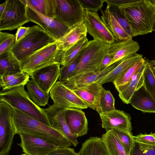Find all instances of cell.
<instances>
[{
    "label": "cell",
    "mask_w": 155,
    "mask_h": 155,
    "mask_svg": "<svg viewBox=\"0 0 155 155\" xmlns=\"http://www.w3.org/2000/svg\"><path fill=\"white\" fill-rule=\"evenodd\" d=\"M13 122L16 134L37 137L59 147H68L72 144L61 132L13 107Z\"/></svg>",
    "instance_id": "obj_1"
},
{
    "label": "cell",
    "mask_w": 155,
    "mask_h": 155,
    "mask_svg": "<svg viewBox=\"0 0 155 155\" xmlns=\"http://www.w3.org/2000/svg\"><path fill=\"white\" fill-rule=\"evenodd\" d=\"M126 14L132 37L152 31L155 21V1L130 0L120 6Z\"/></svg>",
    "instance_id": "obj_2"
},
{
    "label": "cell",
    "mask_w": 155,
    "mask_h": 155,
    "mask_svg": "<svg viewBox=\"0 0 155 155\" xmlns=\"http://www.w3.org/2000/svg\"><path fill=\"white\" fill-rule=\"evenodd\" d=\"M25 86L22 85L6 91H1L0 92V100L51 127L43 108L36 104L30 98L25 89Z\"/></svg>",
    "instance_id": "obj_3"
},
{
    "label": "cell",
    "mask_w": 155,
    "mask_h": 155,
    "mask_svg": "<svg viewBox=\"0 0 155 155\" xmlns=\"http://www.w3.org/2000/svg\"><path fill=\"white\" fill-rule=\"evenodd\" d=\"M57 41L40 27L33 25L24 38L15 43L12 51L21 62L36 52Z\"/></svg>",
    "instance_id": "obj_4"
},
{
    "label": "cell",
    "mask_w": 155,
    "mask_h": 155,
    "mask_svg": "<svg viewBox=\"0 0 155 155\" xmlns=\"http://www.w3.org/2000/svg\"><path fill=\"white\" fill-rule=\"evenodd\" d=\"M110 45L98 40L89 41L79 63L68 78L83 73L100 71V66Z\"/></svg>",
    "instance_id": "obj_5"
},
{
    "label": "cell",
    "mask_w": 155,
    "mask_h": 155,
    "mask_svg": "<svg viewBox=\"0 0 155 155\" xmlns=\"http://www.w3.org/2000/svg\"><path fill=\"white\" fill-rule=\"evenodd\" d=\"M57 41L41 49L21 62L22 71L31 77L38 69L52 64H60L64 51L59 48Z\"/></svg>",
    "instance_id": "obj_6"
},
{
    "label": "cell",
    "mask_w": 155,
    "mask_h": 155,
    "mask_svg": "<svg viewBox=\"0 0 155 155\" xmlns=\"http://www.w3.org/2000/svg\"><path fill=\"white\" fill-rule=\"evenodd\" d=\"M29 21L23 0H7L5 9L0 16L1 31L15 29Z\"/></svg>",
    "instance_id": "obj_7"
},
{
    "label": "cell",
    "mask_w": 155,
    "mask_h": 155,
    "mask_svg": "<svg viewBox=\"0 0 155 155\" xmlns=\"http://www.w3.org/2000/svg\"><path fill=\"white\" fill-rule=\"evenodd\" d=\"M13 107L0 100V155H8L16 134L13 122Z\"/></svg>",
    "instance_id": "obj_8"
},
{
    "label": "cell",
    "mask_w": 155,
    "mask_h": 155,
    "mask_svg": "<svg viewBox=\"0 0 155 155\" xmlns=\"http://www.w3.org/2000/svg\"><path fill=\"white\" fill-rule=\"evenodd\" d=\"M84 11L78 0H56L54 19L71 28L84 22Z\"/></svg>",
    "instance_id": "obj_9"
},
{
    "label": "cell",
    "mask_w": 155,
    "mask_h": 155,
    "mask_svg": "<svg viewBox=\"0 0 155 155\" xmlns=\"http://www.w3.org/2000/svg\"><path fill=\"white\" fill-rule=\"evenodd\" d=\"M27 5L28 17L30 21L34 22L51 35L57 41L63 37L71 28L64 24L45 16L37 11L26 0H23Z\"/></svg>",
    "instance_id": "obj_10"
},
{
    "label": "cell",
    "mask_w": 155,
    "mask_h": 155,
    "mask_svg": "<svg viewBox=\"0 0 155 155\" xmlns=\"http://www.w3.org/2000/svg\"><path fill=\"white\" fill-rule=\"evenodd\" d=\"M49 93L54 104L62 108H74L82 110L88 107L73 90L59 81L56 82Z\"/></svg>",
    "instance_id": "obj_11"
},
{
    "label": "cell",
    "mask_w": 155,
    "mask_h": 155,
    "mask_svg": "<svg viewBox=\"0 0 155 155\" xmlns=\"http://www.w3.org/2000/svg\"><path fill=\"white\" fill-rule=\"evenodd\" d=\"M84 22L88 33L94 39L111 44L116 39L96 12L84 11Z\"/></svg>",
    "instance_id": "obj_12"
},
{
    "label": "cell",
    "mask_w": 155,
    "mask_h": 155,
    "mask_svg": "<svg viewBox=\"0 0 155 155\" xmlns=\"http://www.w3.org/2000/svg\"><path fill=\"white\" fill-rule=\"evenodd\" d=\"M43 110L47 116L51 127L61 132L74 146L79 143L77 137L72 132L66 121V108L53 104Z\"/></svg>",
    "instance_id": "obj_13"
},
{
    "label": "cell",
    "mask_w": 155,
    "mask_h": 155,
    "mask_svg": "<svg viewBox=\"0 0 155 155\" xmlns=\"http://www.w3.org/2000/svg\"><path fill=\"white\" fill-rule=\"evenodd\" d=\"M102 128L106 131L113 128L119 129L132 134V127L130 115L123 110L115 109L99 114Z\"/></svg>",
    "instance_id": "obj_14"
},
{
    "label": "cell",
    "mask_w": 155,
    "mask_h": 155,
    "mask_svg": "<svg viewBox=\"0 0 155 155\" xmlns=\"http://www.w3.org/2000/svg\"><path fill=\"white\" fill-rule=\"evenodd\" d=\"M19 135L21 142L17 144L28 155H47L59 147L37 137L23 134Z\"/></svg>",
    "instance_id": "obj_15"
},
{
    "label": "cell",
    "mask_w": 155,
    "mask_h": 155,
    "mask_svg": "<svg viewBox=\"0 0 155 155\" xmlns=\"http://www.w3.org/2000/svg\"><path fill=\"white\" fill-rule=\"evenodd\" d=\"M60 64H52L38 69L31 76L39 87L49 94L60 75Z\"/></svg>",
    "instance_id": "obj_16"
},
{
    "label": "cell",
    "mask_w": 155,
    "mask_h": 155,
    "mask_svg": "<svg viewBox=\"0 0 155 155\" xmlns=\"http://www.w3.org/2000/svg\"><path fill=\"white\" fill-rule=\"evenodd\" d=\"M116 66V65L113 64L100 71L80 74L61 82L73 90L97 82L100 78L109 73Z\"/></svg>",
    "instance_id": "obj_17"
},
{
    "label": "cell",
    "mask_w": 155,
    "mask_h": 155,
    "mask_svg": "<svg viewBox=\"0 0 155 155\" xmlns=\"http://www.w3.org/2000/svg\"><path fill=\"white\" fill-rule=\"evenodd\" d=\"M104 88L98 82L73 90L84 102L88 107L100 112L102 94Z\"/></svg>",
    "instance_id": "obj_18"
},
{
    "label": "cell",
    "mask_w": 155,
    "mask_h": 155,
    "mask_svg": "<svg viewBox=\"0 0 155 155\" xmlns=\"http://www.w3.org/2000/svg\"><path fill=\"white\" fill-rule=\"evenodd\" d=\"M65 115L67 123L74 135L78 137L87 134L88 121L85 113L81 109L66 108Z\"/></svg>",
    "instance_id": "obj_19"
},
{
    "label": "cell",
    "mask_w": 155,
    "mask_h": 155,
    "mask_svg": "<svg viewBox=\"0 0 155 155\" xmlns=\"http://www.w3.org/2000/svg\"><path fill=\"white\" fill-rule=\"evenodd\" d=\"M140 48L138 43L132 38L123 41H116L110 45L108 50V53L112 60L107 67L130 54L137 53Z\"/></svg>",
    "instance_id": "obj_20"
},
{
    "label": "cell",
    "mask_w": 155,
    "mask_h": 155,
    "mask_svg": "<svg viewBox=\"0 0 155 155\" xmlns=\"http://www.w3.org/2000/svg\"><path fill=\"white\" fill-rule=\"evenodd\" d=\"M145 64L127 83L115 88L119 93L120 98L124 103L130 104L131 98L134 93L143 85V72Z\"/></svg>",
    "instance_id": "obj_21"
},
{
    "label": "cell",
    "mask_w": 155,
    "mask_h": 155,
    "mask_svg": "<svg viewBox=\"0 0 155 155\" xmlns=\"http://www.w3.org/2000/svg\"><path fill=\"white\" fill-rule=\"evenodd\" d=\"M130 104L143 112L155 113V101L143 85L134 93Z\"/></svg>",
    "instance_id": "obj_22"
},
{
    "label": "cell",
    "mask_w": 155,
    "mask_h": 155,
    "mask_svg": "<svg viewBox=\"0 0 155 155\" xmlns=\"http://www.w3.org/2000/svg\"><path fill=\"white\" fill-rule=\"evenodd\" d=\"M143 55L137 53L133 54L120 60L119 63L111 71L100 78L97 81L101 84L113 82L116 78L130 67L141 58Z\"/></svg>",
    "instance_id": "obj_23"
},
{
    "label": "cell",
    "mask_w": 155,
    "mask_h": 155,
    "mask_svg": "<svg viewBox=\"0 0 155 155\" xmlns=\"http://www.w3.org/2000/svg\"><path fill=\"white\" fill-rule=\"evenodd\" d=\"M87 33L84 22L75 25L58 41L59 48L64 51L80 40L87 37Z\"/></svg>",
    "instance_id": "obj_24"
},
{
    "label": "cell",
    "mask_w": 155,
    "mask_h": 155,
    "mask_svg": "<svg viewBox=\"0 0 155 155\" xmlns=\"http://www.w3.org/2000/svg\"><path fill=\"white\" fill-rule=\"evenodd\" d=\"M101 19L116 38V41L126 40L132 38L125 31L110 13L108 8L100 10Z\"/></svg>",
    "instance_id": "obj_25"
},
{
    "label": "cell",
    "mask_w": 155,
    "mask_h": 155,
    "mask_svg": "<svg viewBox=\"0 0 155 155\" xmlns=\"http://www.w3.org/2000/svg\"><path fill=\"white\" fill-rule=\"evenodd\" d=\"M22 72L21 63L12 51L0 55V77Z\"/></svg>",
    "instance_id": "obj_26"
},
{
    "label": "cell",
    "mask_w": 155,
    "mask_h": 155,
    "mask_svg": "<svg viewBox=\"0 0 155 155\" xmlns=\"http://www.w3.org/2000/svg\"><path fill=\"white\" fill-rule=\"evenodd\" d=\"M78 155H109L101 138L91 137L82 144Z\"/></svg>",
    "instance_id": "obj_27"
},
{
    "label": "cell",
    "mask_w": 155,
    "mask_h": 155,
    "mask_svg": "<svg viewBox=\"0 0 155 155\" xmlns=\"http://www.w3.org/2000/svg\"><path fill=\"white\" fill-rule=\"evenodd\" d=\"M101 138L109 155H128L112 129L106 131Z\"/></svg>",
    "instance_id": "obj_28"
},
{
    "label": "cell",
    "mask_w": 155,
    "mask_h": 155,
    "mask_svg": "<svg viewBox=\"0 0 155 155\" xmlns=\"http://www.w3.org/2000/svg\"><path fill=\"white\" fill-rule=\"evenodd\" d=\"M28 94L32 100L38 106H45L48 103L49 94L42 91L31 78L26 85Z\"/></svg>",
    "instance_id": "obj_29"
},
{
    "label": "cell",
    "mask_w": 155,
    "mask_h": 155,
    "mask_svg": "<svg viewBox=\"0 0 155 155\" xmlns=\"http://www.w3.org/2000/svg\"><path fill=\"white\" fill-rule=\"evenodd\" d=\"M26 2L42 15L54 18L56 0H26Z\"/></svg>",
    "instance_id": "obj_30"
},
{
    "label": "cell",
    "mask_w": 155,
    "mask_h": 155,
    "mask_svg": "<svg viewBox=\"0 0 155 155\" xmlns=\"http://www.w3.org/2000/svg\"><path fill=\"white\" fill-rule=\"evenodd\" d=\"M146 61L145 58H141L118 76L113 82L115 87L123 85L127 83L145 64Z\"/></svg>",
    "instance_id": "obj_31"
},
{
    "label": "cell",
    "mask_w": 155,
    "mask_h": 155,
    "mask_svg": "<svg viewBox=\"0 0 155 155\" xmlns=\"http://www.w3.org/2000/svg\"><path fill=\"white\" fill-rule=\"evenodd\" d=\"M88 41L87 37H86L64 51L61 65H64L73 59L86 46Z\"/></svg>",
    "instance_id": "obj_32"
},
{
    "label": "cell",
    "mask_w": 155,
    "mask_h": 155,
    "mask_svg": "<svg viewBox=\"0 0 155 155\" xmlns=\"http://www.w3.org/2000/svg\"><path fill=\"white\" fill-rule=\"evenodd\" d=\"M143 77V86L155 101V78L148 59L146 61Z\"/></svg>",
    "instance_id": "obj_33"
},
{
    "label": "cell",
    "mask_w": 155,
    "mask_h": 155,
    "mask_svg": "<svg viewBox=\"0 0 155 155\" xmlns=\"http://www.w3.org/2000/svg\"><path fill=\"white\" fill-rule=\"evenodd\" d=\"M84 47L73 59L65 65L62 66L60 68L59 81H62L67 79L75 70L83 55Z\"/></svg>",
    "instance_id": "obj_34"
},
{
    "label": "cell",
    "mask_w": 155,
    "mask_h": 155,
    "mask_svg": "<svg viewBox=\"0 0 155 155\" xmlns=\"http://www.w3.org/2000/svg\"><path fill=\"white\" fill-rule=\"evenodd\" d=\"M106 8L125 31L132 38L130 29L124 9L114 5H107Z\"/></svg>",
    "instance_id": "obj_35"
},
{
    "label": "cell",
    "mask_w": 155,
    "mask_h": 155,
    "mask_svg": "<svg viewBox=\"0 0 155 155\" xmlns=\"http://www.w3.org/2000/svg\"><path fill=\"white\" fill-rule=\"evenodd\" d=\"M112 130L127 153L130 155L134 142L132 134L119 129L113 128Z\"/></svg>",
    "instance_id": "obj_36"
},
{
    "label": "cell",
    "mask_w": 155,
    "mask_h": 155,
    "mask_svg": "<svg viewBox=\"0 0 155 155\" xmlns=\"http://www.w3.org/2000/svg\"><path fill=\"white\" fill-rule=\"evenodd\" d=\"M115 109L114 98L110 90H106L104 88L101 95L99 114Z\"/></svg>",
    "instance_id": "obj_37"
},
{
    "label": "cell",
    "mask_w": 155,
    "mask_h": 155,
    "mask_svg": "<svg viewBox=\"0 0 155 155\" xmlns=\"http://www.w3.org/2000/svg\"><path fill=\"white\" fill-rule=\"evenodd\" d=\"M15 43V35L0 31V55L7 52L12 51Z\"/></svg>",
    "instance_id": "obj_38"
},
{
    "label": "cell",
    "mask_w": 155,
    "mask_h": 155,
    "mask_svg": "<svg viewBox=\"0 0 155 155\" xmlns=\"http://www.w3.org/2000/svg\"><path fill=\"white\" fill-rule=\"evenodd\" d=\"M130 155H155V146L142 143L134 139Z\"/></svg>",
    "instance_id": "obj_39"
},
{
    "label": "cell",
    "mask_w": 155,
    "mask_h": 155,
    "mask_svg": "<svg viewBox=\"0 0 155 155\" xmlns=\"http://www.w3.org/2000/svg\"><path fill=\"white\" fill-rule=\"evenodd\" d=\"M30 76L25 73L21 76L12 81L4 83L0 86L3 91L9 90L19 86L26 85L29 81Z\"/></svg>",
    "instance_id": "obj_40"
},
{
    "label": "cell",
    "mask_w": 155,
    "mask_h": 155,
    "mask_svg": "<svg viewBox=\"0 0 155 155\" xmlns=\"http://www.w3.org/2000/svg\"><path fill=\"white\" fill-rule=\"evenodd\" d=\"M84 10L97 13L101 9L105 0H79Z\"/></svg>",
    "instance_id": "obj_41"
},
{
    "label": "cell",
    "mask_w": 155,
    "mask_h": 155,
    "mask_svg": "<svg viewBox=\"0 0 155 155\" xmlns=\"http://www.w3.org/2000/svg\"><path fill=\"white\" fill-rule=\"evenodd\" d=\"M134 137L137 141L144 144L155 146V133L152 132L148 134H140Z\"/></svg>",
    "instance_id": "obj_42"
},
{
    "label": "cell",
    "mask_w": 155,
    "mask_h": 155,
    "mask_svg": "<svg viewBox=\"0 0 155 155\" xmlns=\"http://www.w3.org/2000/svg\"><path fill=\"white\" fill-rule=\"evenodd\" d=\"M21 155H28L25 153ZM47 155H78L73 148L68 147H59Z\"/></svg>",
    "instance_id": "obj_43"
},
{
    "label": "cell",
    "mask_w": 155,
    "mask_h": 155,
    "mask_svg": "<svg viewBox=\"0 0 155 155\" xmlns=\"http://www.w3.org/2000/svg\"><path fill=\"white\" fill-rule=\"evenodd\" d=\"M30 29V27L21 26L18 28L15 35V43L21 40L28 33Z\"/></svg>",
    "instance_id": "obj_44"
},
{
    "label": "cell",
    "mask_w": 155,
    "mask_h": 155,
    "mask_svg": "<svg viewBox=\"0 0 155 155\" xmlns=\"http://www.w3.org/2000/svg\"><path fill=\"white\" fill-rule=\"evenodd\" d=\"M24 72H22L17 74L8 75L3 77H1L0 78V85H2L6 82L10 81L13 80L19 77L22 75Z\"/></svg>",
    "instance_id": "obj_45"
},
{
    "label": "cell",
    "mask_w": 155,
    "mask_h": 155,
    "mask_svg": "<svg viewBox=\"0 0 155 155\" xmlns=\"http://www.w3.org/2000/svg\"><path fill=\"white\" fill-rule=\"evenodd\" d=\"M112 59L108 53L104 57L99 68V71L103 70L107 67L112 61Z\"/></svg>",
    "instance_id": "obj_46"
},
{
    "label": "cell",
    "mask_w": 155,
    "mask_h": 155,
    "mask_svg": "<svg viewBox=\"0 0 155 155\" xmlns=\"http://www.w3.org/2000/svg\"><path fill=\"white\" fill-rule=\"evenodd\" d=\"M7 3V0L4 2L0 5V16L4 12Z\"/></svg>",
    "instance_id": "obj_47"
},
{
    "label": "cell",
    "mask_w": 155,
    "mask_h": 155,
    "mask_svg": "<svg viewBox=\"0 0 155 155\" xmlns=\"http://www.w3.org/2000/svg\"><path fill=\"white\" fill-rule=\"evenodd\" d=\"M149 62L151 67L155 66V60L149 61Z\"/></svg>",
    "instance_id": "obj_48"
},
{
    "label": "cell",
    "mask_w": 155,
    "mask_h": 155,
    "mask_svg": "<svg viewBox=\"0 0 155 155\" xmlns=\"http://www.w3.org/2000/svg\"><path fill=\"white\" fill-rule=\"evenodd\" d=\"M151 69L153 75L155 78V66L152 67Z\"/></svg>",
    "instance_id": "obj_49"
},
{
    "label": "cell",
    "mask_w": 155,
    "mask_h": 155,
    "mask_svg": "<svg viewBox=\"0 0 155 155\" xmlns=\"http://www.w3.org/2000/svg\"><path fill=\"white\" fill-rule=\"evenodd\" d=\"M154 31L155 32V21H154L153 28H152V31Z\"/></svg>",
    "instance_id": "obj_50"
}]
</instances>
